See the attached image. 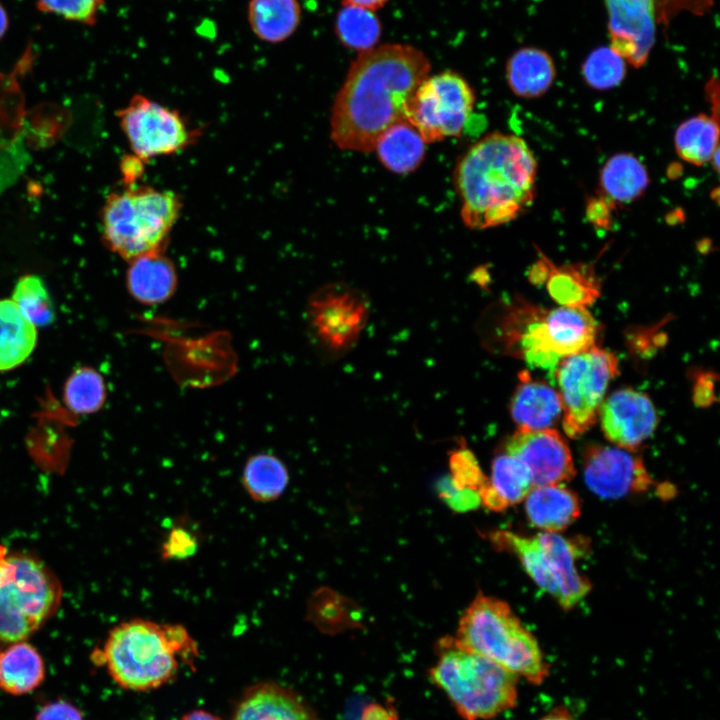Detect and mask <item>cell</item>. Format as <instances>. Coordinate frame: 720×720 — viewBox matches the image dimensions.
<instances>
[{
  "instance_id": "obj_47",
  "label": "cell",
  "mask_w": 720,
  "mask_h": 720,
  "mask_svg": "<svg viewBox=\"0 0 720 720\" xmlns=\"http://www.w3.org/2000/svg\"><path fill=\"white\" fill-rule=\"evenodd\" d=\"M8 28V15L4 7L0 4V39L4 36Z\"/></svg>"
},
{
  "instance_id": "obj_35",
  "label": "cell",
  "mask_w": 720,
  "mask_h": 720,
  "mask_svg": "<svg viewBox=\"0 0 720 720\" xmlns=\"http://www.w3.org/2000/svg\"><path fill=\"white\" fill-rule=\"evenodd\" d=\"M35 326H43L54 318L51 299L43 281L35 275L18 280L11 299Z\"/></svg>"
},
{
  "instance_id": "obj_45",
  "label": "cell",
  "mask_w": 720,
  "mask_h": 720,
  "mask_svg": "<svg viewBox=\"0 0 720 720\" xmlns=\"http://www.w3.org/2000/svg\"><path fill=\"white\" fill-rule=\"evenodd\" d=\"M180 720H222L218 715L209 711L196 709L185 713Z\"/></svg>"
},
{
  "instance_id": "obj_12",
  "label": "cell",
  "mask_w": 720,
  "mask_h": 720,
  "mask_svg": "<svg viewBox=\"0 0 720 720\" xmlns=\"http://www.w3.org/2000/svg\"><path fill=\"white\" fill-rule=\"evenodd\" d=\"M370 313L368 297L345 283H332L312 294L307 317L312 336L330 357H342L359 341Z\"/></svg>"
},
{
  "instance_id": "obj_36",
  "label": "cell",
  "mask_w": 720,
  "mask_h": 720,
  "mask_svg": "<svg viewBox=\"0 0 720 720\" xmlns=\"http://www.w3.org/2000/svg\"><path fill=\"white\" fill-rule=\"evenodd\" d=\"M449 467L451 471L449 478L456 487L479 493L488 482L476 457L466 447H460L450 454Z\"/></svg>"
},
{
  "instance_id": "obj_38",
  "label": "cell",
  "mask_w": 720,
  "mask_h": 720,
  "mask_svg": "<svg viewBox=\"0 0 720 720\" xmlns=\"http://www.w3.org/2000/svg\"><path fill=\"white\" fill-rule=\"evenodd\" d=\"M198 548V539L189 529L175 526L166 536L160 552L165 560H186L194 556Z\"/></svg>"
},
{
  "instance_id": "obj_19",
  "label": "cell",
  "mask_w": 720,
  "mask_h": 720,
  "mask_svg": "<svg viewBox=\"0 0 720 720\" xmlns=\"http://www.w3.org/2000/svg\"><path fill=\"white\" fill-rule=\"evenodd\" d=\"M510 412L518 428L540 430L556 423L562 415V406L556 390L523 371L511 399Z\"/></svg>"
},
{
  "instance_id": "obj_34",
  "label": "cell",
  "mask_w": 720,
  "mask_h": 720,
  "mask_svg": "<svg viewBox=\"0 0 720 720\" xmlns=\"http://www.w3.org/2000/svg\"><path fill=\"white\" fill-rule=\"evenodd\" d=\"M626 61L609 45L592 50L582 64L585 83L596 90L617 87L626 76Z\"/></svg>"
},
{
  "instance_id": "obj_33",
  "label": "cell",
  "mask_w": 720,
  "mask_h": 720,
  "mask_svg": "<svg viewBox=\"0 0 720 720\" xmlns=\"http://www.w3.org/2000/svg\"><path fill=\"white\" fill-rule=\"evenodd\" d=\"M106 390L102 376L91 368L77 369L67 380L64 400L76 413H92L105 401Z\"/></svg>"
},
{
  "instance_id": "obj_3",
  "label": "cell",
  "mask_w": 720,
  "mask_h": 720,
  "mask_svg": "<svg viewBox=\"0 0 720 720\" xmlns=\"http://www.w3.org/2000/svg\"><path fill=\"white\" fill-rule=\"evenodd\" d=\"M197 656L196 641L183 625L134 618L109 632L97 658L119 687L147 692L175 680Z\"/></svg>"
},
{
  "instance_id": "obj_26",
  "label": "cell",
  "mask_w": 720,
  "mask_h": 720,
  "mask_svg": "<svg viewBox=\"0 0 720 720\" xmlns=\"http://www.w3.org/2000/svg\"><path fill=\"white\" fill-rule=\"evenodd\" d=\"M425 146L418 130L407 120H402L380 135L374 150L385 168L396 174H407L423 161Z\"/></svg>"
},
{
  "instance_id": "obj_10",
  "label": "cell",
  "mask_w": 720,
  "mask_h": 720,
  "mask_svg": "<svg viewBox=\"0 0 720 720\" xmlns=\"http://www.w3.org/2000/svg\"><path fill=\"white\" fill-rule=\"evenodd\" d=\"M618 373V359L596 345L560 360L554 369L566 434L578 438L599 415L609 382Z\"/></svg>"
},
{
  "instance_id": "obj_40",
  "label": "cell",
  "mask_w": 720,
  "mask_h": 720,
  "mask_svg": "<svg viewBox=\"0 0 720 720\" xmlns=\"http://www.w3.org/2000/svg\"><path fill=\"white\" fill-rule=\"evenodd\" d=\"M615 208L616 204L614 202L598 194L587 201L585 212L590 223L599 229L607 230L612 225V212Z\"/></svg>"
},
{
  "instance_id": "obj_15",
  "label": "cell",
  "mask_w": 720,
  "mask_h": 720,
  "mask_svg": "<svg viewBox=\"0 0 720 720\" xmlns=\"http://www.w3.org/2000/svg\"><path fill=\"white\" fill-rule=\"evenodd\" d=\"M502 451L527 466L534 486L563 484L575 475L571 451L561 434L552 428H517L504 441Z\"/></svg>"
},
{
  "instance_id": "obj_9",
  "label": "cell",
  "mask_w": 720,
  "mask_h": 720,
  "mask_svg": "<svg viewBox=\"0 0 720 720\" xmlns=\"http://www.w3.org/2000/svg\"><path fill=\"white\" fill-rule=\"evenodd\" d=\"M548 309L519 296L491 305L479 322V335L488 350L524 360L529 366L555 369L561 359L552 351Z\"/></svg>"
},
{
  "instance_id": "obj_28",
  "label": "cell",
  "mask_w": 720,
  "mask_h": 720,
  "mask_svg": "<svg viewBox=\"0 0 720 720\" xmlns=\"http://www.w3.org/2000/svg\"><path fill=\"white\" fill-rule=\"evenodd\" d=\"M36 326L11 299L0 300V371L21 365L36 345Z\"/></svg>"
},
{
  "instance_id": "obj_44",
  "label": "cell",
  "mask_w": 720,
  "mask_h": 720,
  "mask_svg": "<svg viewBox=\"0 0 720 720\" xmlns=\"http://www.w3.org/2000/svg\"><path fill=\"white\" fill-rule=\"evenodd\" d=\"M391 0H342L343 5L364 8L376 11L385 6Z\"/></svg>"
},
{
  "instance_id": "obj_18",
  "label": "cell",
  "mask_w": 720,
  "mask_h": 720,
  "mask_svg": "<svg viewBox=\"0 0 720 720\" xmlns=\"http://www.w3.org/2000/svg\"><path fill=\"white\" fill-rule=\"evenodd\" d=\"M231 720H320L303 696L289 687L261 681L237 700Z\"/></svg>"
},
{
  "instance_id": "obj_21",
  "label": "cell",
  "mask_w": 720,
  "mask_h": 720,
  "mask_svg": "<svg viewBox=\"0 0 720 720\" xmlns=\"http://www.w3.org/2000/svg\"><path fill=\"white\" fill-rule=\"evenodd\" d=\"M524 500L529 522L543 532L559 533L580 514L577 495L563 484L534 486Z\"/></svg>"
},
{
  "instance_id": "obj_22",
  "label": "cell",
  "mask_w": 720,
  "mask_h": 720,
  "mask_svg": "<svg viewBox=\"0 0 720 720\" xmlns=\"http://www.w3.org/2000/svg\"><path fill=\"white\" fill-rule=\"evenodd\" d=\"M533 487L527 466L502 451L494 458L491 477L479 492L481 504L491 511L500 512L524 501Z\"/></svg>"
},
{
  "instance_id": "obj_25",
  "label": "cell",
  "mask_w": 720,
  "mask_h": 720,
  "mask_svg": "<svg viewBox=\"0 0 720 720\" xmlns=\"http://www.w3.org/2000/svg\"><path fill=\"white\" fill-rule=\"evenodd\" d=\"M45 673L41 654L28 642L10 643L0 650V689L5 693L28 694L42 684Z\"/></svg>"
},
{
  "instance_id": "obj_1",
  "label": "cell",
  "mask_w": 720,
  "mask_h": 720,
  "mask_svg": "<svg viewBox=\"0 0 720 720\" xmlns=\"http://www.w3.org/2000/svg\"><path fill=\"white\" fill-rule=\"evenodd\" d=\"M430 70L428 56L409 44L388 43L359 53L331 110L335 145L372 152L387 128L407 120V106Z\"/></svg>"
},
{
  "instance_id": "obj_42",
  "label": "cell",
  "mask_w": 720,
  "mask_h": 720,
  "mask_svg": "<svg viewBox=\"0 0 720 720\" xmlns=\"http://www.w3.org/2000/svg\"><path fill=\"white\" fill-rule=\"evenodd\" d=\"M362 720H396L392 709L381 704H370L362 713Z\"/></svg>"
},
{
  "instance_id": "obj_13",
  "label": "cell",
  "mask_w": 720,
  "mask_h": 720,
  "mask_svg": "<svg viewBox=\"0 0 720 720\" xmlns=\"http://www.w3.org/2000/svg\"><path fill=\"white\" fill-rule=\"evenodd\" d=\"M118 118L135 157L144 163L184 150L198 135L178 111L143 95L133 96Z\"/></svg>"
},
{
  "instance_id": "obj_11",
  "label": "cell",
  "mask_w": 720,
  "mask_h": 720,
  "mask_svg": "<svg viewBox=\"0 0 720 720\" xmlns=\"http://www.w3.org/2000/svg\"><path fill=\"white\" fill-rule=\"evenodd\" d=\"M475 103L470 84L457 72L428 75L412 96L406 119L426 144L459 136Z\"/></svg>"
},
{
  "instance_id": "obj_27",
  "label": "cell",
  "mask_w": 720,
  "mask_h": 720,
  "mask_svg": "<svg viewBox=\"0 0 720 720\" xmlns=\"http://www.w3.org/2000/svg\"><path fill=\"white\" fill-rule=\"evenodd\" d=\"M649 185L643 163L630 153L610 157L600 171V193L617 204L631 203L640 198Z\"/></svg>"
},
{
  "instance_id": "obj_39",
  "label": "cell",
  "mask_w": 720,
  "mask_h": 720,
  "mask_svg": "<svg viewBox=\"0 0 720 720\" xmlns=\"http://www.w3.org/2000/svg\"><path fill=\"white\" fill-rule=\"evenodd\" d=\"M438 490L441 499L457 512L471 511L481 504L477 491L456 487L449 476L441 479Z\"/></svg>"
},
{
  "instance_id": "obj_16",
  "label": "cell",
  "mask_w": 720,
  "mask_h": 720,
  "mask_svg": "<svg viewBox=\"0 0 720 720\" xmlns=\"http://www.w3.org/2000/svg\"><path fill=\"white\" fill-rule=\"evenodd\" d=\"M583 470L586 485L603 498L643 491L652 483L641 459L618 447L589 446Z\"/></svg>"
},
{
  "instance_id": "obj_43",
  "label": "cell",
  "mask_w": 720,
  "mask_h": 720,
  "mask_svg": "<svg viewBox=\"0 0 720 720\" xmlns=\"http://www.w3.org/2000/svg\"><path fill=\"white\" fill-rule=\"evenodd\" d=\"M706 92H707V96L710 98V103L712 104L713 114L711 116L718 120L719 85H718V79L716 77H712L709 80V82L706 85Z\"/></svg>"
},
{
  "instance_id": "obj_20",
  "label": "cell",
  "mask_w": 720,
  "mask_h": 720,
  "mask_svg": "<svg viewBox=\"0 0 720 720\" xmlns=\"http://www.w3.org/2000/svg\"><path fill=\"white\" fill-rule=\"evenodd\" d=\"M129 263L127 288L138 302L158 305L174 295L178 283L177 271L164 252L143 255Z\"/></svg>"
},
{
  "instance_id": "obj_32",
  "label": "cell",
  "mask_w": 720,
  "mask_h": 720,
  "mask_svg": "<svg viewBox=\"0 0 720 720\" xmlns=\"http://www.w3.org/2000/svg\"><path fill=\"white\" fill-rule=\"evenodd\" d=\"M335 27L342 44L359 53L377 46L382 31L374 11L347 5L338 12Z\"/></svg>"
},
{
  "instance_id": "obj_48",
  "label": "cell",
  "mask_w": 720,
  "mask_h": 720,
  "mask_svg": "<svg viewBox=\"0 0 720 720\" xmlns=\"http://www.w3.org/2000/svg\"><path fill=\"white\" fill-rule=\"evenodd\" d=\"M8 555L9 554L7 548L0 543V576L7 563Z\"/></svg>"
},
{
  "instance_id": "obj_8",
  "label": "cell",
  "mask_w": 720,
  "mask_h": 720,
  "mask_svg": "<svg viewBox=\"0 0 720 720\" xmlns=\"http://www.w3.org/2000/svg\"><path fill=\"white\" fill-rule=\"evenodd\" d=\"M499 549L512 552L527 574L564 609L573 608L590 591V582L576 566L581 551L558 533L541 532L528 537L507 530L489 534Z\"/></svg>"
},
{
  "instance_id": "obj_29",
  "label": "cell",
  "mask_w": 720,
  "mask_h": 720,
  "mask_svg": "<svg viewBox=\"0 0 720 720\" xmlns=\"http://www.w3.org/2000/svg\"><path fill=\"white\" fill-rule=\"evenodd\" d=\"M301 18L298 0H251L248 20L255 35L266 42L277 43L289 38Z\"/></svg>"
},
{
  "instance_id": "obj_5",
  "label": "cell",
  "mask_w": 720,
  "mask_h": 720,
  "mask_svg": "<svg viewBox=\"0 0 720 720\" xmlns=\"http://www.w3.org/2000/svg\"><path fill=\"white\" fill-rule=\"evenodd\" d=\"M455 642L480 654L518 677L539 685L549 676L536 638L523 626L510 606L479 593L459 620Z\"/></svg>"
},
{
  "instance_id": "obj_17",
  "label": "cell",
  "mask_w": 720,
  "mask_h": 720,
  "mask_svg": "<svg viewBox=\"0 0 720 720\" xmlns=\"http://www.w3.org/2000/svg\"><path fill=\"white\" fill-rule=\"evenodd\" d=\"M599 415L606 438L626 450H634L647 440L658 420L650 398L631 388L613 392L602 403Z\"/></svg>"
},
{
  "instance_id": "obj_23",
  "label": "cell",
  "mask_w": 720,
  "mask_h": 720,
  "mask_svg": "<svg viewBox=\"0 0 720 720\" xmlns=\"http://www.w3.org/2000/svg\"><path fill=\"white\" fill-rule=\"evenodd\" d=\"M506 80L518 97L533 99L543 96L553 85L556 66L551 55L539 47H522L509 57Z\"/></svg>"
},
{
  "instance_id": "obj_6",
  "label": "cell",
  "mask_w": 720,
  "mask_h": 720,
  "mask_svg": "<svg viewBox=\"0 0 720 720\" xmlns=\"http://www.w3.org/2000/svg\"><path fill=\"white\" fill-rule=\"evenodd\" d=\"M181 209V199L175 192L130 184L111 193L104 204L103 240L128 262L164 252Z\"/></svg>"
},
{
  "instance_id": "obj_4",
  "label": "cell",
  "mask_w": 720,
  "mask_h": 720,
  "mask_svg": "<svg viewBox=\"0 0 720 720\" xmlns=\"http://www.w3.org/2000/svg\"><path fill=\"white\" fill-rule=\"evenodd\" d=\"M429 679L448 697L464 720L494 718L516 705L518 676L494 661L440 639Z\"/></svg>"
},
{
  "instance_id": "obj_41",
  "label": "cell",
  "mask_w": 720,
  "mask_h": 720,
  "mask_svg": "<svg viewBox=\"0 0 720 720\" xmlns=\"http://www.w3.org/2000/svg\"><path fill=\"white\" fill-rule=\"evenodd\" d=\"M34 720H85L81 711L66 700H55L43 705Z\"/></svg>"
},
{
  "instance_id": "obj_2",
  "label": "cell",
  "mask_w": 720,
  "mask_h": 720,
  "mask_svg": "<svg viewBox=\"0 0 720 720\" xmlns=\"http://www.w3.org/2000/svg\"><path fill=\"white\" fill-rule=\"evenodd\" d=\"M536 176L537 161L522 138L500 132L483 137L455 169L464 224L483 230L514 220L532 205Z\"/></svg>"
},
{
  "instance_id": "obj_30",
  "label": "cell",
  "mask_w": 720,
  "mask_h": 720,
  "mask_svg": "<svg viewBox=\"0 0 720 720\" xmlns=\"http://www.w3.org/2000/svg\"><path fill=\"white\" fill-rule=\"evenodd\" d=\"M242 485L254 501L267 503L278 499L289 483L285 463L270 453L252 455L242 471Z\"/></svg>"
},
{
  "instance_id": "obj_7",
  "label": "cell",
  "mask_w": 720,
  "mask_h": 720,
  "mask_svg": "<svg viewBox=\"0 0 720 720\" xmlns=\"http://www.w3.org/2000/svg\"><path fill=\"white\" fill-rule=\"evenodd\" d=\"M61 594L56 576L41 560L8 555L0 576V644L29 638L56 612Z\"/></svg>"
},
{
  "instance_id": "obj_24",
  "label": "cell",
  "mask_w": 720,
  "mask_h": 720,
  "mask_svg": "<svg viewBox=\"0 0 720 720\" xmlns=\"http://www.w3.org/2000/svg\"><path fill=\"white\" fill-rule=\"evenodd\" d=\"M544 282L550 296L566 307H586L600 296V279L592 263L557 266L546 257Z\"/></svg>"
},
{
  "instance_id": "obj_31",
  "label": "cell",
  "mask_w": 720,
  "mask_h": 720,
  "mask_svg": "<svg viewBox=\"0 0 720 720\" xmlns=\"http://www.w3.org/2000/svg\"><path fill=\"white\" fill-rule=\"evenodd\" d=\"M678 156L693 165L711 162L719 149L718 120L706 114H698L683 121L674 135Z\"/></svg>"
},
{
  "instance_id": "obj_46",
  "label": "cell",
  "mask_w": 720,
  "mask_h": 720,
  "mask_svg": "<svg viewBox=\"0 0 720 720\" xmlns=\"http://www.w3.org/2000/svg\"><path fill=\"white\" fill-rule=\"evenodd\" d=\"M539 720H575L572 714L563 706H557Z\"/></svg>"
},
{
  "instance_id": "obj_37",
  "label": "cell",
  "mask_w": 720,
  "mask_h": 720,
  "mask_svg": "<svg viewBox=\"0 0 720 720\" xmlns=\"http://www.w3.org/2000/svg\"><path fill=\"white\" fill-rule=\"evenodd\" d=\"M100 4L101 0H38L40 10L85 24L95 22Z\"/></svg>"
},
{
  "instance_id": "obj_14",
  "label": "cell",
  "mask_w": 720,
  "mask_h": 720,
  "mask_svg": "<svg viewBox=\"0 0 720 720\" xmlns=\"http://www.w3.org/2000/svg\"><path fill=\"white\" fill-rule=\"evenodd\" d=\"M609 46L627 64L643 66L655 45L656 0H604Z\"/></svg>"
}]
</instances>
